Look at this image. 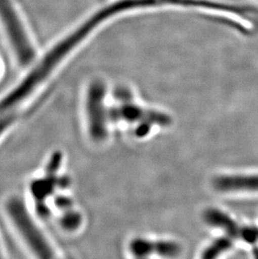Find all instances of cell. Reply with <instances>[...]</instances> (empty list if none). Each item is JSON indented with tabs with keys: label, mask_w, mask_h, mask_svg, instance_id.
Segmentation results:
<instances>
[{
	"label": "cell",
	"mask_w": 258,
	"mask_h": 259,
	"mask_svg": "<svg viewBox=\"0 0 258 259\" xmlns=\"http://www.w3.org/2000/svg\"><path fill=\"white\" fill-rule=\"evenodd\" d=\"M88 25L82 20L39 53L26 73L11 90L0 99V115L17 113V108L62 67L74 54L93 38Z\"/></svg>",
	"instance_id": "6da1fadb"
},
{
	"label": "cell",
	"mask_w": 258,
	"mask_h": 259,
	"mask_svg": "<svg viewBox=\"0 0 258 259\" xmlns=\"http://www.w3.org/2000/svg\"><path fill=\"white\" fill-rule=\"evenodd\" d=\"M0 33L17 66L24 70L31 66L39 50L16 0H0Z\"/></svg>",
	"instance_id": "7a4b0ae2"
},
{
	"label": "cell",
	"mask_w": 258,
	"mask_h": 259,
	"mask_svg": "<svg viewBox=\"0 0 258 259\" xmlns=\"http://www.w3.org/2000/svg\"><path fill=\"white\" fill-rule=\"evenodd\" d=\"M5 211L15 232L31 253L39 258L56 257V250L22 199L18 196L9 199Z\"/></svg>",
	"instance_id": "3957f363"
},
{
	"label": "cell",
	"mask_w": 258,
	"mask_h": 259,
	"mask_svg": "<svg viewBox=\"0 0 258 259\" xmlns=\"http://www.w3.org/2000/svg\"><path fill=\"white\" fill-rule=\"evenodd\" d=\"M120 103L121 104L117 107L108 108L109 122L124 121L129 123H138L135 130L138 137L146 136L154 125L166 127L171 124L172 122L168 114L141 108L134 104L133 101Z\"/></svg>",
	"instance_id": "277c9868"
},
{
	"label": "cell",
	"mask_w": 258,
	"mask_h": 259,
	"mask_svg": "<svg viewBox=\"0 0 258 259\" xmlns=\"http://www.w3.org/2000/svg\"><path fill=\"white\" fill-rule=\"evenodd\" d=\"M107 86L103 80L94 79L87 89L85 112L88 119V132L94 141L100 142L107 135L108 108L105 107Z\"/></svg>",
	"instance_id": "5b68a950"
},
{
	"label": "cell",
	"mask_w": 258,
	"mask_h": 259,
	"mask_svg": "<svg viewBox=\"0 0 258 259\" xmlns=\"http://www.w3.org/2000/svg\"><path fill=\"white\" fill-rule=\"evenodd\" d=\"M204 219L209 225L223 229L232 239L242 240L250 244L258 242V228L241 227L221 210L217 209L207 210L204 214Z\"/></svg>",
	"instance_id": "8992f818"
},
{
	"label": "cell",
	"mask_w": 258,
	"mask_h": 259,
	"mask_svg": "<svg viewBox=\"0 0 258 259\" xmlns=\"http://www.w3.org/2000/svg\"><path fill=\"white\" fill-rule=\"evenodd\" d=\"M130 251L137 257H145L153 254L176 257L181 252V247L172 241H149L138 238L130 243Z\"/></svg>",
	"instance_id": "52a82bcc"
},
{
	"label": "cell",
	"mask_w": 258,
	"mask_h": 259,
	"mask_svg": "<svg viewBox=\"0 0 258 259\" xmlns=\"http://www.w3.org/2000/svg\"><path fill=\"white\" fill-rule=\"evenodd\" d=\"M214 186L221 191H258V175L219 176Z\"/></svg>",
	"instance_id": "ba28073f"
},
{
	"label": "cell",
	"mask_w": 258,
	"mask_h": 259,
	"mask_svg": "<svg viewBox=\"0 0 258 259\" xmlns=\"http://www.w3.org/2000/svg\"><path fill=\"white\" fill-rule=\"evenodd\" d=\"M60 226L66 232H74L80 228L82 223V217L80 213L73 210L72 208L64 210L60 218Z\"/></svg>",
	"instance_id": "9c48e42d"
},
{
	"label": "cell",
	"mask_w": 258,
	"mask_h": 259,
	"mask_svg": "<svg viewBox=\"0 0 258 259\" xmlns=\"http://www.w3.org/2000/svg\"><path fill=\"white\" fill-rule=\"evenodd\" d=\"M232 237H220L213 242L203 253L204 258H214L219 257L223 252H227L232 247Z\"/></svg>",
	"instance_id": "30bf717a"
},
{
	"label": "cell",
	"mask_w": 258,
	"mask_h": 259,
	"mask_svg": "<svg viewBox=\"0 0 258 259\" xmlns=\"http://www.w3.org/2000/svg\"><path fill=\"white\" fill-rule=\"evenodd\" d=\"M114 98L119 103H125V102L134 100L131 91L125 87H119L117 89H115Z\"/></svg>",
	"instance_id": "8fae6325"
},
{
	"label": "cell",
	"mask_w": 258,
	"mask_h": 259,
	"mask_svg": "<svg viewBox=\"0 0 258 259\" xmlns=\"http://www.w3.org/2000/svg\"><path fill=\"white\" fill-rule=\"evenodd\" d=\"M55 203H56V206L62 211L72 208V201L66 196H58Z\"/></svg>",
	"instance_id": "7c38bea8"
},
{
	"label": "cell",
	"mask_w": 258,
	"mask_h": 259,
	"mask_svg": "<svg viewBox=\"0 0 258 259\" xmlns=\"http://www.w3.org/2000/svg\"><path fill=\"white\" fill-rule=\"evenodd\" d=\"M3 70V66H2V61H1V59H0V75L2 73Z\"/></svg>",
	"instance_id": "4fadbf2b"
},
{
	"label": "cell",
	"mask_w": 258,
	"mask_h": 259,
	"mask_svg": "<svg viewBox=\"0 0 258 259\" xmlns=\"http://www.w3.org/2000/svg\"><path fill=\"white\" fill-rule=\"evenodd\" d=\"M3 257V250L2 247H1V246H0V257Z\"/></svg>",
	"instance_id": "5bb4252c"
}]
</instances>
